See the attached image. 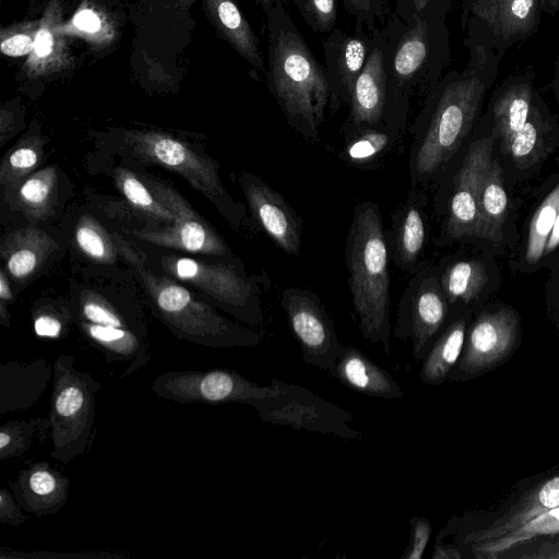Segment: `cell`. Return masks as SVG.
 Masks as SVG:
<instances>
[{"mask_svg":"<svg viewBox=\"0 0 559 559\" xmlns=\"http://www.w3.org/2000/svg\"><path fill=\"white\" fill-rule=\"evenodd\" d=\"M464 32L463 44L469 55L464 69L447 72L430 90L409 128L413 189L432 179L450 162L472 130L486 92L499 74L506 52L496 48L487 23L471 15Z\"/></svg>","mask_w":559,"mask_h":559,"instance_id":"6da1fadb","label":"cell"},{"mask_svg":"<svg viewBox=\"0 0 559 559\" xmlns=\"http://www.w3.org/2000/svg\"><path fill=\"white\" fill-rule=\"evenodd\" d=\"M265 14L267 87L289 127L305 140L317 142L330 100L325 68L316 59L283 4Z\"/></svg>","mask_w":559,"mask_h":559,"instance_id":"7a4b0ae2","label":"cell"},{"mask_svg":"<svg viewBox=\"0 0 559 559\" xmlns=\"http://www.w3.org/2000/svg\"><path fill=\"white\" fill-rule=\"evenodd\" d=\"M445 20L419 14L406 23L393 12L382 27L385 36V124L403 132L412 97L425 98L447 73L451 46Z\"/></svg>","mask_w":559,"mask_h":559,"instance_id":"3957f363","label":"cell"},{"mask_svg":"<svg viewBox=\"0 0 559 559\" xmlns=\"http://www.w3.org/2000/svg\"><path fill=\"white\" fill-rule=\"evenodd\" d=\"M348 286L361 335L391 350L390 250L380 207L358 203L352 215L345 247Z\"/></svg>","mask_w":559,"mask_h":559,"instance_id":"277c9868","label":"cell"},{"mask_svg":"<svg viewBox=\"0 0 559 559\" xmlns=\"http://www.w3.org/2000/svg\"><path fill=\"white\" fill-rule=\"evenodd\" d=\"M120 252L141 277L156 316L179 338L211 348L252 347L261 336L221 316L187 288L146 269L143 255L115 234Z\"/></svg>","mask_w":559,"mask_h":559,"instance_id":"5b68a950","label":"cell"},{"mask_svg":"<svg viewBox=\"0 0 559 559\" xmlns=\"http://www.w3.org/2000/svg\"><path fill=\"white\" fill-rule=\"evenodd\" d=\"M102 383L75 368L74 358L60 354L53 362L50 397L52 459L67 464L88 451Z\"/></svg>","mask_w":559,"mask_h":559,"instance_id":"8992f818","label":"cell"},{"mask_svg":"<svg viewBox=\"0 0 559 559\" xmlns=\"http://www.w3.org/2000/svg\"><path fill=\"white\" fill-rule=\"evenodd\" d=\"M75 323L85 340L102 353L108 364H126L121 379L133 374L151 360V347L142 325L100 296H82Z\"/></svg>","mask_w":559,"mask_h":559,"instance_id":"52a82bcc","label":"cell"},{"mask_svg":"<svg viewBox=\"0 0 559 559\" xmlns=\"http://www.w3.org/2000/svg\"><path fill=\"white\" fill-rule=\"evenodd\" d=\"M270 385L269 395L253 406L262 420L347 440L364 438L349 425L352 414L338 405L299 384L272 379Z\"/></svg>","mask_w":559,"mask_h":559,"instance_id":"ba28073f","label":"cell"},{"mask_svg":"<svg viewBox=\"0 0 559 559\" xmlns=\"http://www.w3.org/2000/svg\"><path fill=\"white\" fill-rule=\"evenodd\" d=\"M162 265L169 274L199 287L237 319L254 326L263 324L259 295L261 285L270 286L266 275L248 277L233 264L190 258L164 257Z\"/></svg>","mask_w":559,"mask_h":559,"instance_id":"9c48e42d","label":"cell"},{"mask_svg":"<svg viewBox=\"0 0 559 559\" xmlns=\"http://www.w3.org/2000/svg\"><path fill=\"white\" fill-rule=\"evenodd\" d=\"M124 141L142 159L183 177L230 219L239 222L242 218L241 207L234 203L219 180L218 164L206 155L197 153L187 143L168 134L154 131H132L127 133Z\"/></svg>","mask_w":559,"mask_h":559,"instance_id":"30bf717a","label":"cell"},{"mask_svg":"<svg viewBox=\"0 0 559 559\" xmlns=\"http://www.w3.org/2000/svg\"><path fill=\"white\" fill-rule=\"evenodd\" d=\"M152 392L180 404L239 403L251 407L269 395L271 385H261L241 373L226 368L170 370L155 377Z\"/></svg>","mask_w":559,"mask_h":559,"instance_id":"8fae6325","label":"cell"},{"mask_svg":"<svg viewBox=\"0 0 559 559\" xmlns=\"http://www.w3.org/2000/svg\"><path fill=\"white\" fill-rule=\"evenodd\" d=\"M448 313L439 274L430 265L418 267L401 296L394 336L411 340L413 358L420 361L444 328Z\"/></svg>","mask_w":559,"mask_h":559,"instance_id":"7c38bea8","label":"cell"},{"mask_svg":"<svg viewBox=\"0 0 559 559\" xmlns=\"http://www.w3.org/2000/svg\"><path fill=\"white\" fill-rule=\"evenodd\" d=\"M281 305L302 360L331 376L343 344L319 296L305 288L289 287L283 290Z\"/></svg>","mask_w":559,"mask_h":559,"instance_id":"4fadbf2b","label":"cell"},{"mask_svg":"<svg viewBox=\"0 0 559 559\" xmlns=\"http://www.w3.org/2000/svg\"><path fill=\"white\" fill-rule=\"evenodd\" d=\"M145 181L156 199L175 214L176 219L157 229H134L132 234L135 237L157 246L189 252L211 255H225L228 252L224 240L179 193L151 178Z\"/></svg>","mask_w":559,"mask_h":559,"instance_id":"5bb4252c","label":"cell"},{"mask_svg":"<svg viewBox=\"0 0 559 559\" xmlns=\"http://www.w3.org/2000/svg\"><path fill=\"white\" fill-rule=\"evenodd\" d=\"M519 326V317L510 308L481 313L468 331L449 377L467 379L503 361L515 346Z\"/></svg>","mask_w":559,"mask_h":559,"instance_id":"9a60e30c","label":"cell"},{"mask_svg":"<svg viewBox=\"0 0 559 559\" xmlns=\"http://www.w3.org/2000/svg\"><path fill=\"white\" fill-rule=\"evenodd\" d=\"M492 136L473 142L454 177L447 222V234L452 239L483 238L479 199L485 175L492 160Z\"/></svg>","mask_w":559,"mask_h":559,"instance_id":"2e32d148","label":"cell"},{"mask_svg":"<svg viewBox=\"0 0 559 559\" xmlns=\"http://www.w3.org/2000/svg\"><path fill=\"white\" fill-rule=\"evenodd\" d=\"M239 183L259 227L281 250L298 257L302 221L293 206L280 192L251 173H242Z\"/></svg>","mask_w":559,"mask_h":559,"instance_id":"e0dca14e","label":"cell"},{"mask_svg":"<svg viewBox=\"0 0 559 559\" xmlns=\"http://www.w3.org/2000/svg\"><path fill=\"white\" fill-rule=\"evenodd\" d=\"M384 49V32L379 27L370 34L367 59L353 88L349 114L343 126L345 134L383 123L386 103Z\"/></svg>","mask_w":559,"mask_h":559,"instance_id":"ac0fdd59","label":"cell"},{"mask_svg":"<svg viewBox=\"0 0 559 559\" xmlns=\"http://www.w3.org/2000/svg\"><path fill=\"white\" fill-rule=\"evenodd\" d=\"M370 34H356L334 28L323 41L324 68L330 88L328 110L335 114L349 106L355 82L369 50Z\"/></svg>","mask_w":559,"mask_h":559,"instance_id":"d6986e66","label":"cell"},{"mask_svg":"<svg viewBox=\"0 0 559 559\" xmlns=\"http://www.w3.org/2000/svg\"><path fill=\"white\" fill-rule=\"evenodd\" d=\"M8 485L23 510L37 518L57 514L67 503L70 479L49 462H33Z\"/></svg>","mask_w":559,"mask_h":559,"instance_id":"ffe728a7","label":"cell"},{"mask_svg":"<svg viewBox=\"0 0 559 559\" xmlns=\"http://www.w3.org/2000/svg\"><path fill=\"white\" fill-rule=\"evenodd\" d=\"M559 507V474L525 491L499 516L492 519L486 525L472 531L457 533V543L461 546L490 540L508 534L525 522L552 508Z\"/></svg>","mask_w":559,"mask_h":559,"instance_id":"44dd1931","label":"cell"},{"mask_svg":"<svg viewBox=\"0 0 559 559\" xmlns=\"http://www.w3.org/2000/svg\"><path fill=\"white\" fill-rule=\"evenodd\" d=\"M535 71L525 66L503 79L493 92L490 111L501 148L508 153L513 136L526 123L534 97Z\"/></svg>","mask_w":559,"mask_h":559,"instance_id":"7402d4cb","label":"cell"},{"mask_svg":"<svg viewBox=\"0 0 559 559\" xmlns=\"http://www.w3.org/2000/svg\"><path fill=\"white\" fill-rule=\"evenodd\" d=\"M53 364L39 357L27 362L9 360L0 366V414L32 407L46 390Z\"/></svg>","mask_w":559,"mask_h":559,"instance_id":"603a6c76","label":"cell"},{"mask_svg":"<svg viewBox=\"0 0 559 559\" xmlns=\"http://www.w3.org/2000/svg\"><path fill=\"white\" fill-rule=\"evenodd\" d=\"M331 377L367 396L396 400L405 395L390 372L355 346H342Z\"/></svg>","mask_w":559,"mask_h":559,"instance_id":"cb8c5ba5","label":"cell"},{"mask_svg":"<svg viewBox=\"0 0 559 559\" xmlns=\"http://www.w3.org/2000/svg\"><path fill=\"white\" fill-rule=\"evenodd\" d=\"M426 239L425 213L419 193L413 189L405 204L392 215V225L386 234L390 255L400 269L413 270L417 267Z\"/></svg>","mask_w":559,"mask_h":559,"instance_id":"d4e9b609","label":"cell"},{"mask_svg":"<svg viewBox=\"0 0 559 559\" xmlns=\"http://www.w3.org/2000/svg\"><path fill=\"white\" fill-rule=\"evenodd\" d=\"M540 0H495L487 23L496 48L507 52L514 45L534 35L542 21Z\"/></svg>","mask_w":559,"mask_h":559,"instance_id":"484cf974","label":"cell"},{"mask_svg":"<svg viewBox=\"0 0 559 559\" xmlns=\"http://www.w3.org/2000/svg\"><path fill=\"white\" fill-rule=\"evenodd\" d=\"M211 16L233 48L242 56L254 70H263L264 61L260 41L249 22L234 0H206Z\"/></svg>","mask_w":559,"mask_h":559,"instance_id":"4316f807","label":"cell"},{"mask_svg":"<svg viewBox=\"0 0 559 559\" xmlns=\"http://www.w3.org/2000/svg\"><path fill=\"white\" fill-rule=\"evenodd\" d=\"M466 337V320L457 318L442 329L423 359L420 380L428 385H441L462 354Z\"/></svg>","mask_w":559,"mask_h":559,"instance_id":"83f0119b","label":"cell"},{"mask_svg":"<svg viewBox=\"0 0 559 559\" xmlns=\"http://www.w3.org/2000/svg\"><path fill=\"white\" fill-rule=\"evenodd\" d=\"M555 534H559V507L536 515L506 535L469 545L467 549L476 559H499L527 540Z\"/></svg>","mask_w":559,"mask_h":559,"instance_id":"f1b7e54d","label":"cell"},{"mask_svg":"<svg viewBox=\"0 0 559 559\" xmlns=\"http://www.w3.org/2000/svg\"><path fill=\"white\" fill-rule=\"evenodd\" d=\"M401 134L402 131L384 122L350 132L345 134L346 142L338 156L353 166H370L389 152Z\"/></svg>","mask_w":559,"mask_h":559,"instance_id":"f546056e","label":"cell"},{"mask_svg":"<svg viewBox=\"0 0 559 559\" xmlns=\"http://www.w3.org/2000/svg\"><path fill=\"white\" fill-rule=\"evenodd\" d=\"M479 207L483 239L499 243L502 240V226L508 213V195L503 187L502 169L497 160H491L485 175Z\"/></svg>","mask_w":559,"mask_h":559,"instance_id":"4dcf8cb0","label":"cell"},{"mask_svg":"<svg viewBox=\"0 0 559 559\" xmlns=\"http://www.w3.org/2000/svg\"><path fill=\"white\" fill-rule=\"evenodd\" d=\"M549 128L545 119V107L535 91L530 117L524 127L513 136L508 153L515 165L526 169L542 158L544 133Z\"/></svg>","mask_w":559,"mask_h":559,"instance_id":"1f68e13d","label":"cell"},{"mask_svg":"<svg viewBox=\"0 0 559 559\" xmlns=\"http://www.w3.org/2000/svg\"><path fill=\"white\" fill-rule=\"evenodd\" d=\"M439 277L442 292L452 305L457 301L468 304L479 295L487 282L485 266L477 260L455 262Z\"/></svg>","mask_w":559,"mask_h":559,"instance_id":"d6a6232c","label":"cell"},{"mask_svg":"<svg viewBox=\"0 0 559 559\" xmlns=\"http://www.w3.org/2000/svg\"><path fill=\"white\" fill-rule=\"evenodd\" d=\"M48 430H50L49 417L5 421L0 426V461L23 456L36 438H46Z\"/></svg>","mask_w":559,"mask_h":559,"instance_id":"836d02e7","label":"cell"},{"mask_svg":"<svg viewBox=\"0 0 559 559\" xmlns=\"http://www.w3.org/2000/svg\"><path fill=\"white\" fill-rule=\"evenodd\" d=\"M558 213L559 183L543 201L531 219L525 251V259L528 263L535 264L544 257L545 247Z\"/></svg>","mask_w":559,"mask_h":559,"instance_id":"e575fe53","label":"cell"},{"mask_svg":"<svg viewBox=\"0 0 559 559\" xmlns=\"http://www.w3.org/2000/svg\"><path fill=\"white\" fill-rule=\"evenodd\" d=\"M115 180L126 199L136 209L153 218L166 222L167 225L176 219L175 214L131 171L124 168L117 169Z\"/></svg>","mask_w":559,"mask_h":559,"instance_id":"d590c367","label":"cell"},{"mask_svg":"<svg viewBox=\"0 0 559 559\" xmlns=\"http://www.w3.org/2000/svg\"><path fill=\"white\" fill-rule=\"evenodd\" d=\"M341 1L354 21V32L359 35L383 27L393 14L388 0Z\"/></svg>","mask_w":559,"mask_h":559,"instance_id":"8d00e7d4","label":"cell"},{"mask_svg":"<svg viewBox=\"0 0 559 559\" xmlns=\"http://www.w3.org/2000/svg\"><path fill=\"white\" fill-rule=\"evenodd\" d=\"M75 240L80 249L91 259L108 263L115 261L116 251L107 234L90 217L78 224Z\"/></svg>","mask_w":559,"mask_h":559,"instance_id":"74e56055","label":"cell"},{"mask_svg":"<svg viewBox=\"0 0 559 559\" xmlns=\"http://www.w3.org/2000/svg\"><path fill=\"white\" fill-rule=\"evenodd\" d=\"M56 173L41 170L23 182L19 191L21 204L31 213H43L52 199Z\"/></svg>","mask_w":559,"mask_h":559,"instance_id":"f35d334b","label":"cell"},{"mask_svg":"<svg viewBox=\"0 0 559 559\" xmlns=\"http://www.w3.org/2000/svg\"><path fill=\"white\" fill-rule=\"evenodd\" d=\"M308 26L316 33H331L337 21V0H293Z\"/></svg>","mask_w":559,"mask_h":559,"instance_id":"ab89813d","label":"cell"},{"mask_svg":"<svg viewBox=\"0 0 559 559\" xmlns=\"http://www.w3.org/2000/svg\"><path fill=\"white\" fill-rule=\"evenodd\" d=\"M40 151L35 143L16 146L3 162L0 171L2 185H11L33 170L39 163Z\"/></svg>","mask_w":559,"mask_h":559,"instance_id":"60d3db41","label":"cell"},{"mask_svg":"<svg viewBox=\"0 0 559 559\" xmlns=\"http://www.w3.org/2000/svg\"><path fill=\"white\" fill-rule=\"evenodd\" d=\"M559 559V534L538 537L504 552L499 559Z\"/></svg>","mask_w":559,"mask_h":559,"instance_id":"b9f144b4","label":"cell"},{"mask_svg":"<svg viewBox=\"0 0 559 559\" xmlns=\"http://www.w3.org/2000/svg\"><path fill=\"white\" fill-rule=\"evenodd\" d=\"M70 316L64 312L41 310L33 317V330L39 337L59 340L67 335Z\"/></svg>","mask_w":559,"mask_h":559,"instance_id":"7bdbcfd3","label":"cell"},{"mask_svg":"<svg viewBox=\"0 0 559 559\" xmlns=\"http://www.w3.org/2000/svg\"><path fill=\"white\" fill-rule=\"evenodd\" d=\"M411 535L400 559H420L430 540L432 527L426 516L413 515L409 520Z\"/></svg>","mask_w":559,"mask_h":559,"instance_id":"ee69618b","label":"cell"},{"mask_svg":"<svg viewBox=\"0 0 559 559\" xmlns=\"http://www.w3.org/2000/svg\"><path fill=\"white\" fill-rule=\"evenodd\" d=\"M39 262V252L32 243H21L7 257V269L15 278L31 275Z\"/></svg>","mask_w":559,"mask_h":559,"instance_id":"f6af8a7d","label":"cell"},{"mask_svg":"<svg viewBox=\"0 0 559 559\" xmlns=\"http://www.w3.org/2000/svg\"><path fill=\"white\" fill-rule=\"evenodd\" d=\"M29 519L14 497L11 489L0 490V523L9 526H20Z\"/></svg>","mask_w":559,"mask_h":559,"instance_id":"bcb514c9","label":"cell"},{"mask_svg":"<svg viewBox=\"0 0 559 559\" xmlns=\"http://www.w3.org/2000/svg\"><path fill=\"white\" fill-rule=\"evenodd\" d=\"M66 557V558H106V557H121V555H114V554H110V552H95V551H72V552H64V554H52L50 551H37V552H25V551H15V550H12L10 549V551L5 550V549H1V554H0V558L1 559H4V558H13V559H16V558H21V559H25V558H53V557H57V558H60V557Z\"/></svg>","mask_w":559,"mask_h":559,"instance_id":"7dc6e473","label":"cell"},{"mask_svg":"<svg viewBox=\"0 0 559 559\" xmlns=\"http://www.w3.org/2000/svg\"><path fill=\"white\" fill-rule=\"evenodd\" d=\"M495 0H463L461 13V27L464 31L471 15L477 16L488 23L492 15Z\"/></svg>","mask_w":559,"mask_h":559,"instance_id":"c3c4849f","label":"cell"},{"mask_svg":"<svg viewBox=\"0 0 559 559\" xmlns=\"http://www.w3.org/2000/svg\"><path fill=\"white\" fill-rule=\"evenodd\" d=\"M35 39L26 34H15L1 41V52L11 57H20L33 52Z\"/></svg>","mask_w":559,"mask_h":559,"instance_id":"681fc988","label":"cell"},{"mask_svg":"<svg viewBox=\"0 0 559 559\" xmlns=\"http://www.w3.org/2000/svg\"><path fill=\"white\" fill-rule=\"evenodd\" d=\"M454 0H414L415 15H437L447 17Z\"/></svg>","mask_w":559,"mask_h":559,"instance_id":"f907efd6","label":"cell"},{"mask_svg":"<svg viewBox=\"0 0 559 559\" xmlns=\"http://www.w3.org/2000/svg\"><path fill=\"white\" fill-rule=\"evenodd\" d=\"M56 47L53 34L47 27H40L35 35L34 55L37 60L50 57Z\"/></svg>","mask_w":559,"mask_h":559,"instance_id":"816d5d0a","label":"cell"},{"mask_svg":"<svg viewBox=\"0 0 559 559\" xmlns=\"http://www.w3.org/2000/svg\"><path fill=\"white\" fill-rule=\"evenodd\" d=\"M73 24L81 31L95 33L100 28V19L91 9H83L74 15Z\"/></svg>","mask_w":559,"mask_h":559,"instance_id":"f5cc1de1","label":"cell"},{"mask_svg":"<svg viewBox=\"0 0 559 559\" xmlns=\"http://www.w3.org/2000/svg\"><path fill=\"white\" fill-rule=\"evenodd\" d=\"M464 555L459 547L443 543L442 539L436 538L433 545L432 559H462Z\"/></svg>","mask_w":559,"mask_h":559,"instance_id":"db71d44e","label":"cell"},{"mask_svg":"<svg viewBox=\"0 0 559 559\" xmlns=\"http://www.w3.org/2000/svg\"><path fill=\"white\" fill-rule=\"evenodd\" d=\"M395 11L404 22L411 23L414 19V0H394Z\"/></svg>","mask_w":559,"mask_h":559,"instance_id":"11a10c76","label":"cell"},{"mask_svg":"<svg viewBox=\"0 0 559 559\" xmlns=\"http://www.w3.org/2000/svg\"><path fill=\"white\" fill-rule=\"evenodd\" d=\"M559 246V213L557 215L556 222L551 229L550 236L547 240L544 255L550 254L557 247Z\"/></svg>","mask_w":559,"mask_h":559,"instance_id":"9f6ffc18","label":"cell"},{"mask_svg":"<svg viewBox=\"0 0 559 559\" xmlns=\"http://www.w3.org/2000/svg\"><path fill=\"white\" fill-rule=\"evenodd\" d=\"M543 12L555 16L559 12V0H540Z\"/></svg>","mask_w":559,"mask_h":559,"instance_id":"6f0895ef","label":"cell"},{"mask_svg":"<svg viewBox=\"0 0 559 559\" xmlns=\"http://www.w3.org/2000/svg\"><path fill=\"white\" fill-rule=\"evenodd\" d=\"M552 90L556 94V96L559 99V51L556 57L555 66H554V75L551 81Z\"/></svg>","mask_w":559,"mask_h":559,"instance_id":"680465c9","label":"cell"},{"mask_svg":"<svg viewBox=\"0 0 559 559\" xmlns=\"http://www.w3.org/2000/svg\"><path fill=\"white\" fill-rule=\"evenodd\" d=\"M257 3H259L264 12L277 4L286 5L288 3V0H254Z\"/></svg>","mask_w":559,"mask_h":559,"instance_id":"91938a15","label":"cell"}]
</instances>
